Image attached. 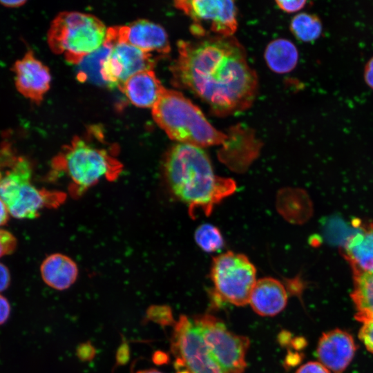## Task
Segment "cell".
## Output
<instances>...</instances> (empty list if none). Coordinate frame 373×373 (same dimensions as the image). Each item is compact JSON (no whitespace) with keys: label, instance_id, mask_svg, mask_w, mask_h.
Listing matches in <instances>:
<instances>
[{"label":"cell","instance_id":"13","mask_svg":"<svg viewBox=\"0 0 373 373\" xmlns=\"http://www.w3.org/2000/svg\"><path fill=\"white\" fill-rule=\"evenodd\" d=\"M12 70L15 73V84L18 92L39 104L50 89L51 75L48 68L29 50L14 63Z\"/></svg>","mask_w":373,"mask_h":373},{"label":"cell","instance_id":"28","mask_svg":"<svg viewBox=\"0 0 373 373\" xmlns=\"http://www.w3.org/2000/svg\"><path fill=\"white\" fill-rule=\"evenodd\" d=\"M278 7L286 12H295L300 10L307 3L306 1H276Z\"/></svg>","mask_w":373,"mask_h":373},{"label":"cell","instance_id":"27","mask_svg":"<svg viewBox=\"0 0 373 373\" xmlns=\"http://www.w3.org/2000/svg\"><path fill=\"white\" fill-rule=\"evenodd\" d=\"M296 373H331L318 361H309L301 365Z\"/></svg>","mask_w":373,"mask_h":373},{"label":"cell","instance_id":"16","mask_svg":"<svg viewBox=\"0 0 373 373\" xmlns=\"http://www.w3.org/2000/svg\"><path fill=\"white\" fill-rule=\"evenodd\" d=\"M164 90L154 71L149 70L131 76L120 90L133 105L141 108H153Z\"/></svg>","mask_w":373,"mask_h":373},{"label":"cell","instance_id":"24","mask_svg":"<svg viewBox=\"0 0 373 373\" xmlns=\"http://www.w3.org/2000/svg\"><path fill=\"white\" fill-rule=\"evenodd\" d=\"M146 319L163 326L175 325L171 309L167 305H153L146 311Z\"/></svg>","mask_w":373,"mask_h":373},{"label":"cell","instance_id":"7","mask_svg":"<svg viewBox=\"0 0 373 373\" xmlns=\"http://www.w3.org/2000/svg\"><path fill=\"white\" fill-rule=\"evenodd\" d=\"M215 298L236 306L249 304L256 269L242 254L227 251L213 258L210 271Z\"/></svg>","mask_w":373,"mask_h":373},{"label":"cell","instance_id":"19","mask_svg":"<svg viewBox=\"0 0 373 373\" xmlns=\"http://www.w3.org/2000/svg\"><path fill=\"white\" fill-rule=\"evenodd\" d=\"M268 67L277 73L291 71L298 60V52L295 45L286 39H277L271 41L264 54Z\"/></svg>","mask_w":373,"mask_h":373},{"label":"cell","instance_id":"17","mask_svg":"<svg viewBox=\"0 0 373 373\" xmlns=\"http://www.w3.org/2000/svg\"><path fill=\"white\" fill-rule=\"evenodd\" d=\"M343 254L353 276L373 271V222L346 240Z\"/></svg>","mask_w":373,"mask_h":373},{"label":"cell","instance_id":"8","mask_svg":"<svg viewBox=\"0 0 373 373\" xmlns=\"http://www.w3.org/2000/svg\"><path fill=\"white\" fill-rule=\"evenodd\" d=\"M192 319L222 372L243 373L249 338L229 331L222 321L213 315H197Z\"/></svg>","mask_w":373,"mask_h":373},{"label":"cell","instance_id":"6","mask_svg":"<svg viewBox=\"0 0 373 373\" xmlns=\"http://www.w3.org/2000/svg\"><path fill=\"white\" fill-rule=\"evenodd\" d=\"M32 166L28 160L19 157L12 166L0 175V198L12 216L32 219L45 207H55L66 198L64 193L39 189L32 182Z\"/></svg>","mask_w":373,"mask_h":373},{"label":"cell","instance_id":"10","mask_svg":"<svg viewBox=\"0 0 373 373\" xmlns=\"http://www.w3.org/2000/svg\"><path fill=\"white\" fill-rule=\"evenodd\" d=\"M175 6L193 21L191 32L198 37H231L238 28L237 8L233 1L180 0Z\"/></svg>","mask_w":373,"mask_h":373},{"label":"cell","instance_id":"21","mask_svg":"<svg viewBox=\"0 0 373 373\" xmlns=\"http://www.w3.org/2000/svg\"><path fill=\"white\" fill-rule=\"evenodd\" d=\"M111 48L112 46L104 41L99 48L85 57L78 64L77 79L82 82L88 81L98 85L106 86L102 77V70Z\"/></svg>","mask_w":373,"mask_h":373},{"label":"cell","instance_id":"34","mask_svg":"<svg viewBox=\"0 0 373 373\" xmlns=\"http://www.w3.org/2000/svg\"><path fill=\"white\" fill-rule=\"evenodd\" d=\"M26 3V1L23 0H8V1H0V4L4 7L10 8H19L23 6Z\"/></svg>","mask_w":373,"mask_h":373},{"label":"cell","instance_id":"14","mask_svg":"<svg viewBox=\"0 0 373 373\" xmlns=\"http://www.w3.org/2000/svg\"><path fill=\"white\" fill-rule=\"evenodd\" d=\"M356 350L352 336L340 329L325 332L320 337L316 354L318 362L333 373H343Z\"/></svg>","mask_w":373,"mask_h":373},{"label":"cell","instance_id":"3","mask_svg":"<svg viewBox=\"0 0 373 373\" xmlns=\"http://www.w3.org/2000/svg\"><path fill=\"white\" fill-rule=\"evenodd\" d=\"M155 123L178 143L200 148L226 146L229 135L218 131L202 111L182 93L165 88L152 108Z\"/></svg>","mask_w":373,"mask_h":373},{"label":"cell","instance_id":"26","mask_svg":"<svg viewBox=\"0 0 373 373\" xmlns=\"http://www.w3.org/2000/svg\"><path fill=\"white\" fill-rule=\"evenodd\" d=\"M358 333L359 339L366 349L373 353V318L362 323Z\"/></svg>","mask_w":373,"mask_h":373},{"label":"cell","instance_id":"11","mask_svg":"<svg viewBox=\"0 0 373 373\" xmlns=\"http://www.w3.org/2000/svg\"><path fill=\"white\" fill-rule=\"evenodd\" d=\"M155 61L151 53L130 44L117 43L112 46L102 70V77L107 87L121 90L131 76L144 70H153Z\"/></svg>","mask_w":373,"mask_h":373},{"label":"cell","instance_id":"18","mask_svg":"<svg viewBox=\"0 0 373 373\" xmlns=\"http://www.w3.org/2000/svg\"><path fill=\"white\" fill-rule=\"evenodd\" d=\"M40 272L42 280L50 287L63 291L76 281L78 267L69 256L59 253L48 256L41 262Z\"/></svg>","mask_w":373,"mask_h":373},{"label":"cell","instance_id":"23","mask_svg":"<svg viewBox=\"0 0 373 373\" xmlns=\"http://www.w3.org/2000/svg\"><path fill=\"white\" fill-rule=\"evenodd\" d=\"M196 244L204 251L212 253L221 249L224 244L219 229L210 224L199 226L194 234Z\"/></svg>","mask_w":373,"mask_h":373},{"label":"cell","instance_id":"35","mask_svg":"<svg viewBox=\"0 0 373 373\" xmlns=\"http://www.w3.org/2000/svg\"><path fill=\"white\" fill-rule=\"evenodd\" d=\"M153 361L157 364L165 363L168 360V356L162 352H156L153 356Z\"/></svg>","mask_w":373,"mask_h":373},{"label":"cell","instance_id":"29","mask_svg":"<svg viewBox=\"0 0 373 373\" xmlns=\"http://www.w3.org/2000/svg\"><path fill=\"white\" fill-rule=\"evenodd\" d=\"M95 353V350L90 343H83L77 349V355L83 361L90 360Z\"/></svg>","mask_w":373,"mask_h":373},{"label":"cell","instance_id":"2","mask_svg":"<svg viewBox=\"0 0 373 373\" xmlns=\"http://www.w3.org/2000/svg\"><path fill=\"white\" fill-rule=\"evenodd\" d=\"M163 168L170 190L188 206L191 216L195 210L209 215L236 189L234 180L215 174L207 153L194 145H173L164 156Z\"/></svg>","mask_w":373,"mask_h":373},{"label":"cell","instance_id":"25","mask_svg":"<svg viewBox=\"0 0 373 373\" xmlns=\"http://www.w3.org/2000/svg\"><path fill=\"white\" fill-rule=\"evenodd\" d=\"M17 246V240L10 231L0 229V258L12 254Z\"/></svg>","mask_w":373,"mask_h":373},{"label":"cell","instance_id":"12","mask_svg":"<svg viewBox=\"0 0 373 373\" xmlns=\"http://www.w3.org/2000/svg\"><path fill=\"white\" fill-rule=\"evenodd\" d=\"M105 40L112 46L117 43L130 44L145 52L167 55L171 51L169 37L160 25L146 19L127 26L107 28Z\"/></svg>","mask_w":373,"mask_h":373},{"label":"cell","instance_id":"22","mask_svg":"<svg viewBox=\"0 0 373 373\" xmlns=\"http://www.w3.org/2000/svg\"><path fill=\"white\" fill-rule=\"evenodd\" d=\"M290 30L298 39L309 42L317 39L321 36L323 25L317 15L302 12L296 15L291 19Z\"/></svg>","mask_w":373,"mask_h":373},{"label":"cell","instance_id":"4","mask_svg":"<svg viewBox=\"0 0 373 373\" xmlns=\"http://www.w3.org/2000/svg\"><path fill=\"white\" fill-rule=\"evenodd\" d=\"M52 166L64 173L75 194H81L104 178L115 179L122 164L109 149L95 144L88 131L84 136H75L55 157Z\"/></svg>","mask_w":373,"mask_h":373},{"label":"cell","instance_id":"9","mask_svg":"<svg viewBox=\"0 0 373 373\" xmlns=\"http://www.w3.org/2000/svg\"><path fill=\"white\" fill-rule=\"evenodd\" d=\"M171 350L176 373H222L211 356L193 319L181 315L174 325Z\"/></svg>","mask_w":373,"mask_h":373},{"label":"cell","instance_id":"33","mask_svg":"<svg viewBox=\"0 0 373 373\" xmlns=\"http://www.w3.org/2000/svg\"><path fill=\"white\" fill-rule=\"evenodd\" d=\"M10 216L11 215L7 205L0 198V227L8 222Z\"/></svg>","mask_w":373,"mask_h":373},{"label":"cell","instance_id":"5","mask_svg":"<svg viewBox=\"0 0 373 373\" xmlns=\"http://www.w3.org/2000/svg\"><path fill=\"white\" fill-rule=\"evenodd\" d=\"M106 30L96 17L79 12H61L52 20L47 34L50 50L78 64L104 44Z\"/></svg>","mask_w":373,"mask_h":373},{"label":"cell","instance_id":"20","mask_svg":"<svg viewBox=\"0 0 373 373\" xmlns=\"http://www.w3.org/2000/svg\"><path fill=\"white\" fill-rule=\"evenodd\" d=\"M352 300L356 309V319L361 323L373 318V271L353 276Z\"/></svg>","mask_w":373,"mask_h":373},{"label":"cell","instance_id":"32","mask_svg":"<svg viewBox=\"0 0 373 373\" xmlns=\"http://www.w3.org/2000/svg\"><path fill=\"white\" fill-rule=\"evenodd\" d=\"M363 76L367 85L373 90V57L366 63Z\"/></svg>","mask_w":373,"mask_h":373},{"label":"cell","instance_id":"31","mask_svg":"<svg viewBox=\"0 0 373 373\" xmlns=\"http://www.w3.org/2000/svg\"><path fill=\"white\" fill-rule=\"evenodd\" d=\"M11 277L8 267L0 262V292L10 286Z\"/></svg>","mask_w":373,"mask_h":373},{"label":"cell","instance_id":"15","mask_svg":"<svg viewBox=\"0 0 373 373\" xmlns=\"http://www.w3.org/2000/svg\"><path fill=\"white\" fill-rule=\"evenodd\" d=\"M287 291L278 280L265 277L256 280L249 304L261 316H274L280 313L287 303Z\"/></svg>","mask_w":373,"mask_h":373},{"label":"cell","instance_id":"36","mask_svg":"<svg viewBox=\"0 0 373 373\" xmlns=\"http://www.w3.org/2000/svg\"><path fill=\"white\" fill-rule=\"evenodd\" d=\"M135 373H163L155 369L142 370L136 372Z\"/></svg>","mask_w":373,"mask_h":373},{"label":"cell","instance_id":"1","mask_svg":"<svg viewBox=\"0 0 373 373\" xmlns=\"http://www.w3.org/2000/svg\"><path fill=\"white\" fill-rule=\"evenodd\" d=\"M169 67L172 84L189 90L217 116L249 108L258 90V77L245 48L233 37L209 36L178 42Z\"/></svg>","mask_w":373,"mask_h":373},{"label":"cell","instance_id":"30","mask_svg":"<svg viewBox=\"0 0 373 373\" xmlns=\"http://www.w3.org/2000/svg\"><path fill=\"white\" fill-rule=\"evenodd\" d=\"M10 305L6 297L0 294V325L5 323L10 314Z\"/></svg>","mask_w":373,"mask_h":373}]
</instances>
